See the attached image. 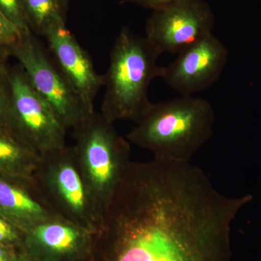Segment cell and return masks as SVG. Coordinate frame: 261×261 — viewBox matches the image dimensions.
<instances>
[{
  "label": "cell",
  "mask_w": 261,
  "mask_h": 261,
  "mask_svg": "<svg viewBox=\"0 0 261 261\" xmlns=\"http://www.w3.org/2000/svg\"><path fill=\"white\" fill-rule=\"evenodd\" d=\"M73 130L79 166L103 216L132 162L129 142L100 113L86 117Z\"/></svg>",
  "instance_id": "obj_4"
},
{
  "label": "cell",
  "mask_w": 261,
  "mask_h": 261,
  "mask_svg": "<svg viewBox=\"0 0 261 261\" xmlns=\"http://www.w3.org/2000/svg\"><path fill=\"white\" fill-rule=\"evenodd\" d=\"M251 199L223 195L190 163L130 162L94 235L108 261H231V222Z\"/></svg>",
  "instance_id": "obj_1"
},
{
  "label": "cell",
  "mask_w": 261,
  "mask_h": 261,
  "mask_svg": "<svg viewBox=\"0 0 261 261\" xmlns=\"http://www.w3.org/2000/svg\"><path fill=\"white\" fill-rule=\"evenodd\" d=\"M9 56H10V47L0 44V64H5V62Z\"/></svg>",
  "instance_id": "obj_21"
},
{
  "label": "cell",
  "mask_w": 261,
  "mask_h": 261,
  "mask_svg": "<svg viewBox=\"0 0 261 261\" xmlns=\"http://www.w3.org/2000/svg\"><path fill=\"white\" fill-rule=\"evenodd\" d=\"M215 15L205 0H173L153 10L145 25V37L161 54L177 55L212 34Z\"/></svg>",
  "instance_id": "obj_8"
},
{
  "label": "cell",
  "mask_w": 261,
  "mask_h": 261,
  "mask_svg": "<svg viewBox=\"0 0 261 261\" xmlns=\"http://www.w3.org/2000/svg\"><path fill=\"white\" fill-rule=\"evenodd\" d=\"M14 255L4 244L0 243V261H10Z\"/></svg>",
  "instance_id": "obj_20"
},
{
  "label": "cell",
  "mask_w": 261,
  "mask_h": 261,
  "mask_svg": "<svg viewBox=\"0 0 261 261\" xmlns=\"http://www.w3.org/2000/svg\"><path fill=\"white\" fill-rule=\"evenodd\" d=\"M44 37L58 69L78 96L87 113L92 114L95 112V98L104 86V77L96 73L88 53L65 25L50 29Z\"/></svg>",
  "instance_id": "obj_10"
},
{
  "label": "cell",
  "mask_w": 261,
  "mask_h": 261,
  "mask_svg": "<svg viewBox=\"0 0 261 261\" xmlns=\"http://www.w3.org/2000/svg\"><path fill=\"white\" fill-rule=\"evenodd\" d=\"M18 27L0 11V44L10 47L21 35Z\"/></svg>",
  "instance_id": "obj_17"
},
{
  "label": "cell",
  "mask_w": 261,
  "mask_h": 261,
  "mask_svg": "<svg viewBox=\"0 0 261 261\" xmlns=\"http://www.w3.org/2000/svg\"><path fill=\"white\" fill-rule=\"evenodd\" d=\"M12 92L10 72L5 64H0V127L10 128Z\"/></svg>",
  "instance_id": "obj_15"
},
{
  "label": "cell",
  "mask_w": 261,
  "mask_h": 261,
  "mask_svg": "<svg viewBox=\"0 0 261 261\" xmlns=\"http://www.w3.org/2000/svg\"><path fill=\"white\" fill-rule=\"evenodd\" d=\"M9 72L10 130L41 158L65 148L66 127L34 88L20 65Z\"/></svg>",
  "instance_id": "obj_6"
},
{
  "label": "cell",
  "mask_w": 261,
  "mask_h": 261,
  "mask_svg": "<svg viewBox=\"0 0 261 261\" xmlns=\"http://www.w3.org/2000/svg\"><path fill=\"white\" fill-rule=\"evenodd\" d=\"M32 178L53 214L97 232L102 214L86 185L73 146L41 158Z\"/></svg>",
  "instance_id": "obj_5"
},
{
  "label": "cell",
  "mask_w": 261,
  "mask_h": 261,
  "mask_svg": "<svg viewBox=\"0 0 261 261\" xmlns=\"http://www.w3.org/2000/svg\"><path fill=\"white\" fill-rule=\"evenodd\" d=\"M10 261H39L35 257L31 255L30 254L25 255V254H21V255H15Z\"/></svg>",
  "instance_id": "obj_22"
},
{
  "label": "cell",
  "mask_w": 261,
  "mask_h": 261,
  "mask_svg": "<svg viewBox=\"0 0 261 261\" xmlns=\"http://www.w3.org/2000/svg\"><path fill=\"white\" fill-rule=\"evenodd\" d=\"M19 231H22L3 215L0 214V243H18L20 240Z\"/></svg>",
  "instance_id": "obj_18"
},
{
  "label": "cell",
  "mask_w": 261,
  "mask_h": 261,
  "mask_svg": "<svg viewBox=\"0 0 261 261\" xmlns=\"http://www.w3.org/2000/svg\"><path fill=\"white\" fill-rule=\"evenodd\" d=\"M228 58L227 48L212 33L178 53L160 78L180 96H192L219 81Z\"/></svg>",
  "instance_id": "obj_9"
},
{
  "label": "cell",
  "mask_w": 261,
  "mask_h": 261,
  "mask_svg": "<svg viewBox=\"0 0 261 261\" xmlns=\"http://www.w3.org/2000/svg\"><path fill=\"white\" fill-rule=\"evenodd\" d=\"M10 51L34 88L47 101L67 129H73L91 115L85 111L61 70L49 59L32 31L22 32Z\"/></svg>",
  "instance_id": "obj_7"
},
{
  "label": "cell",
  "mask_w": 261,
  "mask_h": 261,
  "mask_svg": "<svg viewBox=\"0 0 261 261\" xmlns=\"http://www.w3.org/2000/svg\"><path fill=\"white\" fill-rule=\"evenodd\" d=\"M31 255L39 261H72L87 255L94 233L70 221L56 217L24 233Z\"/></svg>",
  "instance_id": "obj_11"
},
{
  "label": "cell",
  "mask_w": 261,
  "mask_h": 261,
  "mask_svg": "<svg viewBox=\"0 0 261 261\" xmlns=\"http://www.w3.org/2000/svg\"><path fill=\"white\" fill-rule=\"evenodd\" d=\"M130 1L153 11V10L159 9L165 5H168L173 0H130Z\"/></svg>",
  "instance_id": "obj_19"
},
{
  "label": "cell",
  "mask_w": 261,
  "mask_h": 261,
  "mask_svg": "<svg viewBox=\"0 0 261 261\" xmlns=\"http://www.w3.org/2000/svg\"><path fill=\"white\" fill-rule=\"evenodd\" d=\"M33 32L45 35L51 29L65 25L70 0H24Z\"/></svg>",
  "instance_id": "obj_14"
},
{
  "label": "cell",
  "mask_w": 261,
  "mask_h": 261,
  "mask_svg": "<svg viewBox=\"0 0 261 261\" xmlns=\"http://www.w3.org/2000/svg\"><path fill=\"white\" fill-rule=\"evenodd\" d=\"M147 38L123 27L117 37L107 73L104 77L106 92L101 114L114 123L121 120L137 123L148 110V89L160 78L163 66L158 65L161 56Z\"/></svg>",
  "instance_id": "obj_3"
},
{
  "label": "cell",
  "mask_w": 261,
  "mask_h": 261,
  "mask_svg": "<svg viewBox=\"0 0 261 261\" xmlns=\"http://www.w3.org/2000/svg\"><path fill=\"white\" fill-rule=\"evenodd\" d=\"M40 160L11 130L0 127V175L32 178Z\"/></svg>",
  "instance_id": "obj_13"
},
{
  "label": "cell",
  "mask_w": 261,
  "mask_h": 261,
  "mask_svg": "<svg viewBox=\"0 0 261 261\" xmlns=\"http://www.w3.org/2000/svg\"><path fill=\"white\" fill-rule=\"evenodd\" d=\"M0 175V214L23 233L36 225L56 217L43 201L33 178L20 183ZM17 178V177H16Z\"/></svg>",
  "instance_id": "obj_12"
},
{
  "label": "cell",
  "mask_w": 261,
  "mask_h": 261,
  "mask_svg": "<svg viewBox=\"0 0 261 261\" xmlns=\"http://www.w3.org/2000/svg\"><path fill=\"white\" fill-rule=\"evenodd\" d=\"M214 123V110L208 101L180 96L152 103L126 140L150 151L154 160L188 163L210 140Z\"/></svg>",
  "instance_id": "obj_2"
},
{
  "label": "cell",
  "mask_w": 261,
  "mask_h": 261,
  "mask_svg": "<svg viewBox=\"0 0 261 261\" xmlns=\"http://www.w3.org/2000/svg\"><path fill=\"white\" fill-rule=\"evenodd\" d=\"M0 11L21 32L32 31L24 0H0Z\"/></svg>",
  "instance_id": "obj_16"
}]
</instances>
